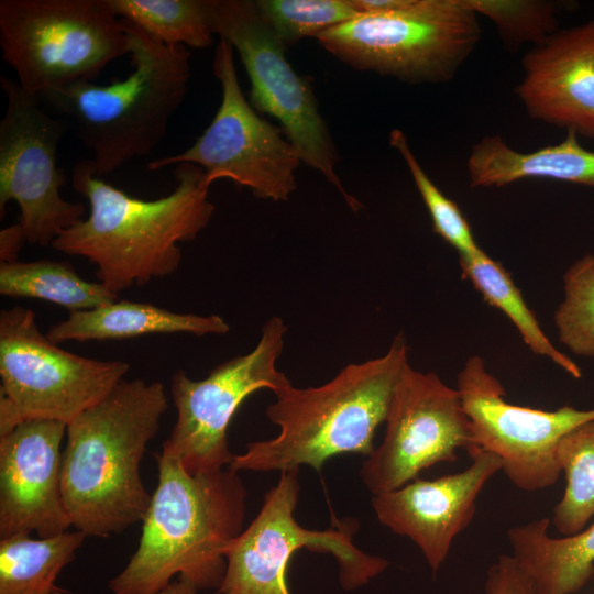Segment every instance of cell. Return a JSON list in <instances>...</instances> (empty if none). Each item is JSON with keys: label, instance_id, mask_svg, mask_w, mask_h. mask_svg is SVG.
Listing matches in <instances>:
<instances>
[{"label": "cell", "instance_id": "cell-12", "mask_svg": "<svg viewBox=\"0 0 594 594\" xmlns=\"http://www.w3.org/2000/svg\"><path fill=\"white\" fill-rule=\"evenodd\" d=\"M124 361H100L63 350L38 329L35 314L15 306L0 312V396L21 421L66 425L102 400L129 372Z\"/></svg>", "mask_w": 594, "mask_h": 594}, {"label": "cell", "instance_id": "cell-21", "mask_svg": "<svg viewBox=\"0 0 594 594\" xmlns=\"http://www.w3.org/2000/svg\"><path fill=\"white\" fill-rule=\"evenodd\" d=\"M550 518L507 530L512 556L532 581L534 594H574L594 574V521L572 536L548 534Z\"/></svg>", "mask_w": 594, "mask_h": 594}, {"label": "cell", "instance_id": "cell-28", "mask_svg": "<svg viewBox=\"0 0 594 594\" xmlns=\"http://www.w3.org/2000/svg\"><path fill=\"white\" fill-rule=\"evenodd\" d=\"M255 4L286 48L362 15L352 0H255Z\"/></svg>", "mask_w": 594, "mask_h": 594}, {"label": "cell", "instance_id": "cell-6", "mask_svg": "<svg viewBox=\"0 0 594 594\" xmlns=\"http://www.w3.org/2000/svg\"><path fill=\"white\" fill-rule=\"evenodd\" d=\"M0 47L20 86L40 96L92 81L130 56L131 40L107 0H1Z\"/></svg>", "mask_w": 594, "mask_h": 594}, {"label": "cell", "instance_id": "cell-33", "mask_svg": "<svg viewBox=\"0 0 594 594\" xmlns=\"http://www.w3.org/2000/svg\"><path fill=\"white\" fill-rule=\"evenodd\" d=\"M156 594H199V590L190 582L178 578Z\"/></svg>", "mask_w": 594, "mask_h": 594}, {"label": "cell", "instance_id": "cell-20", "mask_svg": "<svg viewBox=\"0 0 594 594\" xmlns=\"http://www.w3.org/2000/svg\"><path fill=\"white\" fill-rule=\"evenodd\" d=\"M227 321L218 315L174 312L153 304L116 300L107 305L69 312L45 333L59 344L66 341L122 340L154 333H190L197 337L226 334Z\"/></svg>", "mask_w": 594, "mask_h": 594}, {"label": "cell", "instance_id": "cell-3", "mask_svg": "<svg viewBox=\"0 0 594 594\" xmlns=\"http://www.w3.org/2000/svg\"><path fill=\"white\" fill-rule=\"evenodd\" d=\"M155 457L158 483L138 549L109 588L113 594H156L178 575L199 591L218 590L226 549L244 529L245 485L230 468L193 474L162 451Z\"/></svg>", "mask_w": 594, "mask_h": 594}, {"label": "cell", "instance_id": "cell-27", "mask_svg": "<svg viewBox=\"0 0 594 594\" xmlns=\"http://www.w3.org/2000/svg\"><path fill=\"white\" fill-rule=\"evenodd\" d=\"M564 298L553 320L559 342L573 354L594 358V255L585 254L563 275Z\"/></svg>", "mask_w": 594, "mask_h": 594}, {"label": "cell", "instance_id": "cell-14", "mask_svg": "<svg viewBox=\"0 0 594 594\" xmlns=\"http://www.w3.org/2000/svg\"><path fill=\"white\" fill-rule=\"evenodd\" d=\"M385 425L383 441L360 470L373 495L397 490L438 463L455 461L460 449L470 458L480 451L458 389L410 364L395 388Z\"/></svg>", "mask_w": 594, "mask_h": 594}, {"label": "cell", "instance_id": "cell-24", "mask_svg": "<svg viewBox=\"0 0 594 594\" xmlns=\"http://www.w3.org/2000/svg\"><path fill=\"white\" fill-rule=\"evenodd\" d=\"M87 537L78 530L33 539L14 535L0 541V594H24L54 586Z\"/></svg>", "mask_w": 594, "mask_h": 594}, {"label": "cell", "instance_id": "cell-25", "mask_svg": "<svg viewBox=\"0 0 594 594\" xmlns=\"http://www.w3.org/2000/svg\"><path fill=\"white\" fill-rule=\"evenodd\" d=\"M123 21L168 46L213 44L211 0H107Z\"/></svg>", "mask_w": 594, "mask_h": 594}, {"label": "cell", "instance_id": "cell-32", "mask_svg": "<svg viewBox=\"0 0 594 594\" xmlns=\"http://www.w3.org/2000/svg\"><path fill=\"white\" fill-rule=\"evenodd\" d=\"M28 242L19 222L8 226L0 231V263L18 261V254Z\"/></svg>", "mask_w": 594, "mask_h": 594}, {"label": "cell", "instance_id": "cell-7", "mask_svg": "<svg viewBox=\"0 0 594 594\" xmlns=\"http://www.w3.org/2000/svg\"><path fill=\"white\" fill-rule=\"evenodd\" d=\"M480 37L477 13L464 0H406L398 10L362 14L315 38L352 68L420 85L452 80Z\"/></svg>", "mask_w": 594, "mask_h": 594}, {"label": "cell", "instance_id": "cell-1", "mask_svg": "<svg viewBox=\"0 0 594 594\" xmlns=\"http://www.w3.org/2000/svg\"><path fill=\"white\" fill-rule=\"evenodd\" d=\"M174 177L172 193L144 200L98 177L91 160L76 163L72 185L87 199L89 215L52 246L95 264L98 282L116 295L173 274L183 258L178 243L196 239L216 210L201 167L178 164Z\"/></svg>", "mask_w": 594, "mask_h": 594}, {"label": "cell", "instance_id": "cell-31", "mask_svg": "<svg viewBox=\"0 0 594 594\" xmlns=\"http://www.w3.org/2000/svg\"><path fill=\"white\" fill-rule=\"evenodd\" d=\"M485 594H534L532 581L510 554H502L488 568Z\"/></svg>", "mask_w": 594, "mask_h": 594}, {"label": "cell", "instance_id": "cell-4", "mask_svg": "<svg viewBox=\"0 0 594 594\" xmlns=\"http://www.w3.org/2000/svg\"><path fill=\"white\" fill-rule=\"evenodd\" d=\"M408 365L407 341L398 333L383 355L348 364L322 385L292 384L275 394L265 411L278 435L249 443L228 468L280 473L308 465L320 473L324 462L339 454L371 455L375 432Z\"/></svg>", "mask_w": 594, "mask_h": 594}, {"label": "cell", "instance_id": "cell-30", "mask_svg": "<svg viewBox=\"0 0 594 594\" xmlns=\"http://www.w3.org/2000/svg\"><path fill=\"white\" fill-rule=\"evenodd\" d=\"M389 144L404 158L421 199L430 215L433 231L453 246L459 256L471 255L481 250L470 224L459 206L448 198L426 174L411 148L405 133L393 129Z\"/></svg>", "mask_w": 594, "mask_h": 594}, {"label": "cell", "instance_id": "cell-26", "mask_svg": "<svg viewBox=\"0 0 594 594\" xmlns=\"http://www.w3.org/2000/svg\"><path fill=\"white\" fill-rule=\"evenodd\" d=\"M556 455L566 484L550 525L560 535L572 536L594 518V419L565 435Z\"/></svg>", "mask_w": 594, "mask_h": 594}, {"label": "cell", "instance_id": "cell-5", "mask_svg": "<svg viewBox=\"0 0 594 594\" xmlns=\"http://www.w3.org/2000/svg\"><path fill=\"white\" fill-rule=\"evenodd\" d=\"M133 70L109 85L77 82L38 96L92 153L98 177L150 155L183 103L191 76V53L168 46L128 23Z\"/></svg>", "mask_w": 594, "mask_h": 594}, {"label": "cell", "instance_id": "cell-8", "mask_svg": "<svg viewBox=\"0 0 594 594\" xmlns=\"http://www.w3.org/2000/svg\"><path fill=\"white\" fill-rule=\"evenodd\" d=\"M213 33L240 56L251 84L250 103L276 119L307 166L319 172L358 212L362 205L336 172L339 156L319 112L311 78L299 75L285 57L286 47L274 35L252 0H211Z\"/></svg>", "mask_w": 594, "mask_h": 594}, {"label": "cell", "instance_id": "cell-19", "mask_svg": "<svg viewBox=\"0 0 594 594\" xmlns=\"http://www.w3.org/2000/svg\"><path fill=\"white\" fill-rule=\"evenodd\" d=\"M573 130L558 144L534 152L513 150L499 135L475 143L466 168L471 187H503L525 178H543L594 188V151L584 148Z\"/></svg>", "mask_w": 594, "mask_h": 594}, {"label": "cell", "instance_id": "cell-22", "mask_svg": "<svg viewBox=\"0 0 594 594\" xmlns=\"http://www.w3.org/2000/svg\"><path fill=\"white\" fill-rule=\"evenodd\" d=\"M459 263L463 278L472 284L490 306L504 312L532 353L547 358L575 380L582 377L580 366L552 344L501 263L482 249L471 255L459 256Z\"/></svg>", "mask_w": 594, "mask_h": 594}, {"label": "cell", "instance_id": "cell-11", "mask_svg": "<svg viewBox=\"0 0 594 594\" xmlns=\"http://www.w3.org/2000/svg\"><path fill=\"white\" fill-rule=\"evenodd\" d=\"M286 333L283 319L273 316L252 351L219 364L206 378L195 381L185 371H176L170 393L177 418L162 452L193 474L229 466L234 454L228 428L239 407L258 389L277 394L292 385L277 367Z\"/></svg>", "mask_w": 594, "mask_h": 594}, {"label": "cell", "instance_id": "cell-9", "mask_svg": "<svg viewBox=\"0 0 594 594\" xmlns=\"http://www.w3.org/2000/svg\"><path fill=\"white\" fill-rule=\"evenodd\" d=\"M298 479L299 469L280 472L256 517L228 544L226 573L216 594H292L287 566L300 548L332 554L339 565L340 584L346 591L365 585L388 568L386 559L354 546L358 525L353 520L327 530L300 526L294 516L300 492Z\"/></svg>", "mask_w": 594, "mask_h": 594}, {"label": "cell", "instance_id": "cell-34", "mask_svg": "<svg viewBox=\"0 0 594 594\" xmlns=\"http://www.w3.org/2000/svg\"><path fill=\"white\" fill-rule=\"evenodd\" d=\"M24 594H63V593L59 591L57 586L54 585L51 587H45V588L28 592Z\"/></svg>", "mask_w": 594, "mask_h": 594}, {"label": "cell", "instance_id": "cell-18", "mask_svg": "<svg viewBox=\"0 0 594 594\" xmlns=\"http://www.w3.org/2000/svg\"><path fill=\"white\" fill-rule=\"evenodd\" d=\"M515 88L527 114L594 140V20L558 30L521 59Z\"/></svg>", "mask_w": 594, "mask_h": 594}, {"label": "cell", "instance_id": "cell-23", "mask_svg": "<svg viewBox=\"0 0 594 594\" xmlns=\"http://www.w3.org/2000/svg\"><path fill=\"white\" fill-rule=\"evenodd\" d=\"M0 294L43 299L69 312L94 309L119 299V295L102 283L79 276L68 262L47 258L0 263Z\"/></svg>", "mask_w": 594, "mask_h": 594}, {"label": "cell", "instance_id": "cell-13", "mask_svg": "<svg viewBox=\"0 0 594 594\" xmlns=\"http://www.w3.org/2000/svg\"><path fill=\"white\" fill-rule=\"evenodd\" d=\"M0 86L7 98L0 121V216L3 218L9 201H15L28 242L52 245L85 213L84 205L61 195L66 177L57 167L56 156L68 125L48 114L38 96L16 80L2 75Z\"/></svg>", "mask_w": 594, "mask_h": 594}, {"label": "cell", "instance_id": "cell-17", "mask_svg": "<svg viewBox=\"0 0 594 594\" xmlns=\"http://www.w3.org/2000/svg\"><path fill=\"white\" fill-rule=\"evenodd\" d=\"M471 459L461 472L416 479L372 497L377 520L410 539L433 574L446 562L453 540L471 524L482 490L503 469L502 460L492 452L481 450Z\"/></svg>", "mask_w": 594, "mask_h": 594}, {"label": "cell", "instance_id": "cell-15", "mask_svg": "<svg viewBox=\"0 0 594 594\" xmlns=\"http://www.w3.org/2000/svg\"><path fill=\"white\" fill-rule=\"evenodd\" d=\"M455 388L477 450L497 455L508 480L526 492L557 483L561 474L556 455L560 440L594 419V408L565 405L549 411L508 403L502 383L479 355L465 361Z\"/></svg>", "mask_w": 594, "mask_h": 594}, {"label": "cell", "instance_id": "cell-16", "mask_svg": "<svg viewBox=\"0 0 594 594\" xmlns=\"http://www.w3.org/2000/svg\"><path fill=\"white\" fill-rule=\"evenodd\" d=\"M67 425L24 420L0 437V538L36 532L40 538L68 530L62 491L61 446Z\"/></svg>", "mask_w": 594, "mask_h": 594}, {"label": "cell", "instance_id": "cell-10", "mask_svg": "<svg viewBox=\"0 0 594 594\" xmlns=\"http://www.w3.org/2000/svg\"><path fill=\"white\" fill-rule=\"evenodd\" d=\"M233 51L219 38L212 69L222 94L210 124L187 150L151 161L146 169L190 163L202 168L209 186L230 179L260 199L286 201L296 190V170L302 162L283 130L261 118L245 99Z\"/></svg>", "mask_w": 594, "mask_h": 594}, {"label": "cell", "instance_id": "cell-29", "mask_svg": "<svg viewBox=\"0 0 594 594\" xmlns=\"http://www.w3.org/2000/svg\"><path fill=\"white\" fill-rule=\"evenodd\" d=\"M490 19L508 50L542 44L559 30V4L547 0H464Z\"/></svg>", "mask_w": 594, "mask_h": 594}, {"label": "cell", "instance_id": "cell-2", "mask_svg": "<svg viewBox=\"0 0 594 594\" xmlns=\"http://www.w3.org/2000/svg\"><path fill=\"white\" fill-rule=\"evenodd\" d=\"M167 408L161 382L122 380L67 425L62 491L76 530L106 538L142 522L152 495L140 465Z\"/></svg>", "mask_w": 594, "mask_h": 594}]
</instances>
